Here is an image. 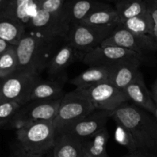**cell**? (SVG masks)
I'll return each mask as SVG.
<instances>
[{
    "instance_id": "obj_1",
    "label": "cell",
    "mask_w": 157,
    "mask_h": 157,
    "mask_svg": "<svg viewBox=\"0 0 157 157\" xmlns=\"http://www.w3.org/2000/svg\"><path fill=\"white\" fill-rule=\"evenodd\" d=\"M110 117L130 132L140 152L156 150L157 119L154 114L127 102L111 112Z\"/></svg>"
},
{
    "instance_id": "obj_2",
    "label": "cell",
    "mask_w": 157,
    "mask_h": 157,
    "mask_svg": "<svg viewBox=\"0 0 157 157\" xmlns=\"http://www.w3.org/2000/svg\"><path fill=\"white\" fill-rule=\"evenodd\" d=\"M55 41H49L30 32H26L15 46L18 58V70L32 71L40 75L47 67L50 58L48 52Z\"/></svg>"
},
{
    "instance_id": "obj_3",
    "label": "cell",
    "mask_w": 157,
    "mask_h": 157,
    "mask_svg": "<svg viewBox=\"0 0 157 157\" xmlns=\"http://www.w3.org/2000/svg\"><path fill=\"white\" fill-rule=\"evenodd\" d=\"M95 110L87 94L82 89L76 88L65 94L53 121L57 136L69 126L88 116Z\"/></svg>"
},
{
    "instance_id": "obj_4",
    "label": "cell",
    "mask_w": 157,
    "mask_h": 157,
    "mask_svg": "<svg viewBox=\"0 0 157 157\" xmlns=\"http://www.w3.org/2000/svg\"><path fill=\"white\" fill-rule=\"evenodd\" d=\"M16 136L21 149L44 155L53 149L57 132L53 121H38L16 130Z\"/></svg>"
},
{
    "instance_id": "obj_5",
    "label": "cell",
    "mask_w": 157,
    "mask_h": 157,
    "mask_svg": "<svg viewBox=\"0 0 157 157\" xmlns=\"http://www.w3.org/2000/svg\"><path fill=\"white\" fill-rule=\"evenodd\" d=\"M114 29L113 27H97L79 23L69 28L65 38L66 42L84 55L101 46L111 35Z\"/></svg>"
},
{
    "instance_id": "obj_6",
    "label": "cell",
    "mask_w": 157,
    "mask_h": 157,
    "mask_svg": "<svg viewBox=\"0 0 157 157\" xmlns=\"http://www.w3.org/2000/svg\"><path fill=\"white\" fill-rule=\"evenodd\" d=\"M39 80V75L35 72L17 71L4 79L0 102L15 101L24 105L29 102L32 89Z\"/></svg>"
},
{
    "instance_id": "obj_7",
    "label": "cell",
    "mask_w": 157,
    "mask_h": 157,
    "mask_svg": "<svg viewBox=\"0 0 157 157\" xmlns=\"http://www.w3.org/2000/svg\"><path fill=\"white\" fill-rule=\"evenodd\" d=\"M61 99L52 101H35L21 106L10 121L16 130L38 121H54Z\"/></svg>"
},
{
    "instance_id": "obj_8",
    "label": "cell",
    "mask_w": 157,
    "mask_h": 157,
    "mask_svg": "<svg viewBox=\"0 0 157 157\" xmlns=\"http://www.w3.org/2000/svg\"><path fill=\"white\" fill-rule=\"evenodd\" d=\"M84 90L96 110L111 113L122 104L130 102L124 90L109 81L100 83Z\"/></svg>"
},
{
    "instance_id": "obj_9",
    "label": "cell",
    "mask_w": 157,
    "mask_h": 157,
    "mask_svg": "<svg viewBox=\"0 0 157 157\" xmlns=\"http://www.w3.org/2000/svg\"><path fill=\"white\" fill-rule=\"evenodd\" d=\"M101 45H113L128 49L138 55L157 51L153 37L133 34L118 25Z\"/></svg>"
},
{
    "instance_id": "obj_10",
    "label": "cell",
    "mask_w": 157,
    "mask_h": 157,
    "mask_svg": "<svg viewBox=\"0 0 157 157\" xmlns=\"http://www.w3.org/2000/svg\"><path fill=\"white\" fill-rule=\"evenodd\" d=\"M142 58L143 56L128 49L113 45H101L84 54L82 61L90 66H111L125 60Z\"/></svg>"
},
{
    "instance_id": "obj_11",
    "label": "cell",
    "mask_w": 157,
    "mask_h": 157,
    "mask_svg": "<svg viewBox=\"0 0 157 157\" xmlns=\"http://www.w3.org/2000/svg\"><path fill=\"white\" fill-rule=\"evenodd\" d=\"M110 113L108 111L95 110L88 116L69 126L62 133L82 141L86 140L106 127L107 121L110 118Z\"/></svg>"
},
{
    "instance_id": "obj_12",
    "label": "cell",
    "mask_w": 157,
    "mask_h": 157,
    "mask_svg": "<svg viewBox=\"0 0 157 157\" xmlns=\"http://www.w3.org/2000/svg\"><path fill=\"white\" fill-rule=\"evenodd\" d=\"M142 58H132L108 66V81L117 88L124 90L140 73Z\"/></svg>"
},
{
    "instance_id": "obj_13",
    "label": "cell",
    "mask_w": 157,
    "mask_h": 157,
    "mask_svg": "<svg viewBox=\"0 0 157 157\" xmlns=\"http://www.w3.org/2000/svg\"><path fill=\"white\" fill-rule=\"evenodd\" d=\"M107 3L98 0H65L64 14L68 27L82 22L91 12Z\"/></svg>"
},
{
    "instance_id": "obj_14",
    "label": "cell",
    "mask_w": 157,
    "mask_h": 157,
    "mask_svg": "<svg viewBox=\"0 0 157 157\" xmlns=\"http://www.w3.org/2000/svg\"><path fill=\"white\" fill-rule=\"evenodd\" d=\"M124 92L132 104L154 114L156 105L153 99L151 91L149 90L144 82L141 72L136 79L124 89Z\"/></svg>"
},
{
    "instance_id": "obj_15",
    "label": "cell",
    "mask_w": 157,
    "mask_h": 157,
    "mask_svg": "<svg viewBox=\"0 0 157 157\" xmlns=\"http://www.w3.org/2000/svg\"><path fill=\"white\" fill-rule=\"evenodd\" d=\"M38 7V0H8L0 14L13 17L26 28L35 15Z\"/></svg>"
},
{
    "instance_id": "obj_16",
    "label": "cell",
    "mask_w": 157,
    "mask_h": 157,
    "mask_svg": "<svg viewBox=\"0 0 157 157\" xmlns=\"http://www.w3.org/2000/svg\"><path fill=\"white\" fill-rule=\"evenodd\" d=\"M84 153V141L64 133L57 136L52 149L53 157H81Z\"/></svg>"
},
{
    "instance_id": "obj_17",
    "label": "cell",
    "mask_w": 157,
    "mask_h": 157,
    "mask_svg": "<svg viewBox=\"0 0 157 157\" xmlns=\"http://www.w3.org/2000/svg\"><path fill=\"white\" fill-rule=\"evenodd\" d=\"M79 52L66 42L52 55L47 66V73L51 76H58L75 61Z\"/></svg>"
},
{
    "instance_id": "obj_18",
    "label": "cell",
    "mask_w": 157,
    "mask_h": 157,
    "mask_svg": "<svg viewBox=\"0 0 157 157\" xmlns=\"http://www.w3.org/2000/svg\"><path fill=\"white\" fill-rule=\"evenodd\" d=\"M109 69L107 66H91L70 81L78 89H87L100 83L108 81Z\"/></svg>"
},
{
    "instance_id": "obj_19",
    "label": "cell",
    "mask_w": 157,
    "mask_h": 157,
    "mask_svg": "<svg viewBox=\"0 0 157 157\" xmlns=\"http://www.w3.org/2000/svg\"><path fill=\"white\" fill-rule=\"evenodd\" d=\"M26 32L25 26L16 18L0 14V39L15 46Z\"/></svg>"
},
{
    "instance_id": "obj_20",
    "label": "cell",
    "mask_w": 157,
    "mask_h": 157,
    "mask_svg": "<svg viewBox=\"0 0 157 157\" xmlns=\"http://www.w3.org/2000/svg\"><path fill=\"white\" fill-rule=\"evenodd\" d=\"M64 83L59 81H41L35 84L29 98L30 101H52L62 98Z\"/></svg>"
},
{
    "instance_id": "obj_21",
    "label": "cell",
    "mask_w": 157,
    "mask_h": 157,
    "mask_svg": "<svg viewBox=\"0 0 157 157\" xmlns=\"http://www.w3.org/2000/svg\"><path fill=\"white\" fill-rule=\"evenodd\" d=\"M81 23L97 27L116 28L119 25L120 18L115 8L107 4L94 11Z\"/></svg>"
},
{
    "instance_id": "obj_22",
    "label": "cell",
    "mask_w": 157,
    "mask_h": 157,
    "mask_svg": "<svg viewBox=\"0 0 157 157\" xmlns=\"http://www.w3.org/2000/svg\"><path fill=\"white\" fill-rule=\"evenodd\" d=\"M114 8L119 15L120 23L148 12L145 0H119L115 2Z\"/></svg>"
},
{
    "instance_id": "obj_23",
    "label": "cell",
    "mask_w": 157,
    "mask_h": 157,
    "mask_svg": "<svg viewBox=\"0 0 157 157\" xmlns=\"http://www.w3.org/2000/svg\"><path fill=\"white\" fill-rule=\"evenodd\" d=\"M109 140V133L104 127L91 137L84 141V153L93 157H108L107 144Z\"/></svg>"
},
{
    "instance_id": "obj_24",
    "label": "cell",
    "mask_w": 157,
    "mask_h": 157,
    "mask_svg": "<svg viewBox=\"0 0 157 157\" xmlns=\"http://www.w3.org/2000/svg\"><path fill=\"white\" fill-rule=\"evenodd\" d=\"M130 32L140 35H150L153 37V21L150 12L125 20L119 24Z\"/></svg>"
},
{
    "instance_id": "obj_25",
    "label": "cell",
    "mask_w": 157,
    "mask_h": 157,
    "mask_svg": "<svg viewBox=\"0 0 157 157\" xmlns=\"http://www.w3.org/2000/svg\"><path fill=\"white\" fill-rule=\"evenodd\" d=\"M15 45H11L0 57V78H6L18 70Z\"/></svg>"
},
{
    "instance_id": "obj_26",
    "label": "cell",
    "mask_w": 157,
    "mask_h": 157,
    "mask_svg": "<svg viewBox=\"0 0 157 157\" xmlns=\"http://www.w3.org/2000/svg\"><path fill=\"white\" fill-rule=\"evenodd\" d=\"M117 128L115 130V140L125 148H127L131 153L140 152L137 145L133 139L130 132L124 126L117 124Z\"/></svg>"
},
{
    "instance_id": "obj_27",
    "label": "cell",
    "mask_w": 157,
    "mask_h": 157,
    "mask_svg": "<svg viewBox=\"0 0 157 157\" xmlns=\"http://www.w3.org/2000/svg\"><path fill=\"white\" fill-rule=\"evenodd\" d=\"M21 106V104L15 101L0 102V127L10 122Z\"/></svg>"
},
{
    "instance_id": "obj_28",
    "label": "cell",
    "mask_w": 157,
    "mask_h": 157,
    "mask_svg": "<svg viewBox=\"0 0 157 157\" xmlns=\"http://www.w3.org/2000/svg\"><path fill=\"white\" fill-rule=\"evenodd\" d=\"M153 21V38L157 49V4H147Z\"/></svg>"
},
{
    "instance_id": "obj_29",
    "label": "cell",
    "mask_w": 157,
    "mask_h": 157,
    "mask_svg": "<svg viewBox=\"0 0 157 157\" xmlns=\"http://www.w3.org/2000/svg\"><path fill=\"white\" fill-rule=\"evenodd\" d=\"M13 157H44V155L34 154V153H28V152L25 151L24 150H22V149L19 147V150L15 153Z\"/></svg>"
},
{
    "instance_id": "obj_30",
    "label": "cell",
    "mask_w": 157,
    "mask_h": 157,
    "mask_svg": "<svg viewBox=\"0 0 157 157\" xmlns=\"http://www.w3.org/2000/svg\"><path fill=\"white\" fill-rule=\"evenodd\" d=\"M11 45H12V44H9V43L6 42V41L0 39V57H1V55H2V54L4 53Z\"/></svg>"
},
{
    "instance_id": "obj_31",
    "label": "cell",
    "mask_w": 157,
    "mask_h": 157,
    "mask_svg": "<svg viewBox=\"0 0 157 157\" xmlns=\"http://www.w3.org/2000/svg\"><path fill=\"white\" fill-rule=\"evenodd\" d=\"M151 94H152V97H153V101H154L155 104H156L157 107V78L156 81H155V82L153 83V88H152V90H151Z\"/></svg>"
},
{
    "instance_id": "obj_32",
    "label": "cell",
    "mask_w": 157,
    "mask_h": 157,
    "mask_svg": "<svg viewBox=\"0 0 157 157\" xmlns=\"http://www.w3.org/2000/svg\"><path fill=\"white\" fill-rule=\"evenodd\" d=\"M124 157H154V156H149V155H147L146 153H144V152H137V153H131V155H130V156H127Z\"/></svg>"
},
{
    "instance_id": "obj_33",
    "label": "cell",
    "mask_w": 157,
    "mask_h": 157,
    "mask_svg": "<svg viewBox=\"0 0 157 157\" xmlns=\"http://www.w3.org/2000/svg\"><path fill=\"white\" fill-rule=\"evenodd\" d=\"M7 1L8 0H0V13H1V12L2 11V9H4Z\"/></svg>"
},
{
    "instance_id": "obj_34",
    "label": "cell",
    "mask_w": 157,
    "mask_h": 157,
    "mask_svg": "<svg viewBox=\"0 0 157 157\" xmlns=\"http://www.w3.org/2000/svg\"><path fill=\"white\" fill-rule=\"evenodd\" d=\"M147 4H157V0H145Z\"/></svg>"
},
{
    "instance_id": "obj_35",
    "label": "cell",
    "mask_w": 157,
    "mask_h": 157,
    "mask_svg": "<svg viewBox=\"0 0 157 157\" xmlns=\"http://www.w3.org/2000/svg\"><path fill=\"white\" fill-rule=\"evenodd\" d=\"M4 79H5V78H0V92H1V90H2V87L3 82H4Z\"/></svg>"
},
{
    "instance_id": "obj_36",
    "label": "cell",
    "mask_w": 157,
    "mask_h": 157,
    "mask_svg": "<svg viewBox=\"0 0 157 157\" xmlns=\"http://www.w3.org/2000/svg\"><path fill=\"white\" fill-rule=\"evenodd\" d=\"M81 157H93V156H90V155H88V154H86V153H84V155H83Z\"/></svg>"
},
{
    "instance_id": "obj_37",
    "label": "cell",
    "mask_w": 157,
    "mask_h": 157,
    "mask_svg": "<svg viewBox=\"0 0 157 157\" xmlns=\"http://www.w3.org/2000/svg\"><path fill=\"white\" fill-rule=\"evenodd\" d=\"M154 116L156 117V119H157V107H156V111H155Z\"/></svg>"
},
{
    "instance_id": "obj_38",
    "label": "cell",
    "mask_w": 157,
    "mask_h": 157,
    "mask_svg": "<svg viewBox=\"0 0 157 157\" xmlns=\"http://www.w3.org/2000/svg\"><path fill=\"white\" fill-rule=\"evenodd\" d=\"M107 1H110V2H116L119 1V0H107Z\"/></svg>"
}]
</instances>
